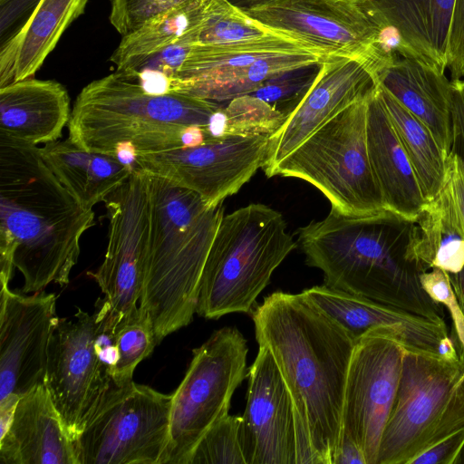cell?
<instances>
[{
	"instance_id": "cell-1",
	"label": "cell",
	"mask_w": 464,
	"mask_h": 464,
	"mask_svg": "<svg viewBox=\"0 0 464 464\" xmlns=\"http://www.w3.org/2000/svg\"><path fill=\"white\" fill-rule=\"evenodd\" d=\"M251 315L256 342L272 353L292 397L297 464H333L356 341L301 293L270 294Z\"/></svg>"
},
{
	"instance_id": "cell-2",
	"label": "cell",
	"mask_w": 464,
	"mask_h": 464,
	"mask_svg": "<svg viewBox=\"0 0 464 464\" xmlns=\"http://www.w3.org/2000/svg\"><path fill=\"white\" fill-rule=\"evenodd\" d=\"M94 217L47 167L39 146L0 135L1 285H8L16 268L23 293L52 283L66 286Z\"/></svg>"
},
{
	"instance_id": "cell-3",
	"label": "cell",
	"mask_w": 464,
	"mask_h": 464,
	"mask_svg": "<svg viewBox=\"0 0 464 464\" xmlns=\"http://www.w3.org/2000/svg\"><path fill=\"white\" fill-rule=\"evenodd\" d=\"M418 227L390 209L328 215L297 230L309 266L320 269L324 285L433 320L443 308L423 289L417 260Z\"/></svg>"
},
{
	"instance_id": "cell-4",
	"label": "cell",
	"mask_w": 464,
	"mask_h": 464,
	"mask_svg": "<svg viewBox=\"0 0 464 464\" xmlns=\"http://www.w3.org/2000/svg\"><path fill=\"white\" fill-rule=\"evenodd\" d=\"M145 175L150 221L140 307L150 317L159 344L193 319L224 208H208L196 192L163 177Z\"/></svg>"
},
{
	"instance_id": "cell-5",
	"label": "cell",
	"mask_w": 464,
	"mask_h": 464,
	"mask_svg": "<svg viewBox=\"0 0 464 464\" xmlns=\"http://www.w3.org/2000/svg\"><path fill=\"white\" fill-rule=\"evenodd\" d=\"M220 107L179 92H149L135 78L115 71L79 92L68 138L86 150L112 156L121 142L132 143L138 153L169 150L183 147L186 128H206Z\"/></svg>"
},
{
	"instance_id": "cell-6",
	"label": "cell",
	"mask_w": 464,
	"mask_h": 464,
	"mask_svg": "<svg viewBox=\"0 0 464 464\" xmlns=\"http://www.w3.org/2000/svg\"><path fill=\"white\" fill-rule=\"evenodd\" d=\"M297 247L277 210L251 203L222 217L199 282L196 313H250L272 274Z\"/></svg>"
},
{
	"instance_id": "cell-7",
	"label": "cell",
	"mask_w": 464,
	"mask_h": 464,
	"mask_svg": "<svg viewBox=\"0 0 464 464\" xmlns=\"http://www.w3.org/2000/svg\"><path fill=\"white\" fill-rule=\"evenodd\" d=\"M368 96L309 136L277 164L270 177L280 175L310 183L330 201L331 208L342 213L388 209L368 154Z\"/></svg>"
},
{
	"instance_id": "cell-8",
	"label": "cell",
	"mask_w": 464,
	"mask_h": 464,
	"mask_svg": "<svg viewBox=\"0 0 464 464\" xmlns=\"http://www.w3.org/2000/svg\"><path fill=\"white\" fill-rule=\"evenodd\" d=\"M172 394L113 382L75 441L78 464H163Z\"/></svg>"
},
{
	"instance_id": "cell-9",
	"label": "cell",
	"mask_w": 464,
	"mask_h": 464,
	"mask_svg": "<svg viewBox=\"0 0 464 464\" xmlns=\"http://www.w3.org/2000/svg\"><path fill=\"white\" fill-rule=\"evenodd\" d=\"M247 352L246 338L230 326L192 351L185 377L172 393L163 464H187L205 433L228 414L232 395L246 377Z\"/></svg>"
},
{
	"instance_id": "cell-10",
	"label": "cell",
	"mask_w": 464,
	"mask_h": 464,
	"mask_svg": "<svg viewBox=\"0 0 464 464\" xmlns=\"http://www.w3.org/2000/svg\"><path fill=\"white\" fill-rule=\"evenodd\" d=\"M104 203L109 218L106 253L99 268L88 275L103 294L96 303L98 332L112 335L138 308L142 291L150 221L145 172L134 169Z\"/></svg>"
},
{
	"instance_id": "cell-11",
	"label": "cell",
	"mask_w": 464,
	"mask_h": 464,
	"mask_svg": "<svg viewBox=\"0 0 464 464\" xmlns=\"http://www.w3.org/2000/svg\"><path fill=\"white\" fill-rule=\"evenodd\" d=\"M243 11L326 56L366 60L376 74L400 58L384 48L385 24L362 0H275Z\"/></svg>"
},
{
	"instance_id": "cell-12",
	"label": "cell",
	"mask_w": 464,
	"mask_h": 464,
	"mask_svg": "<svg viewBox=\"0 0 464 464\" xmlns=\"http://www.w3.org/2000/svg\"><path fill=\"white\" fill-rule=\"evenodd\" d=\"M405 349L387 330L366 333L355 344L345 382L342 431L377 464L382 437L392 409Z\"/></svg>"
},
{
	"instance_id": "cell-13",
	"label": "cell",
	"mask_w": 464,
	"mask_h": 464,
	"mask_svg": "<svg viewBox=\"0 0 464 464\" xmlns=\"http://www.w3.org/2000/svg\"><path fill=\"white\" fill-rule=\"evenodd\" d=\"M268 146L269 135H230L193 147L138 153L135 169L188 188L214 208L263 169Z\"/></svg>"
},
{
	"instance_id": "cell-14",
	"label": "cell",
	"mask_w": 464,
	"mask_h": 464,
	"mask_svg": "<svg viewBox=\"0 0 464 464\" xmlns=\"http://www.w3.org/2000/svg\"><path fill=\"white\" fill-rule=\"evenodd\" d=\"M463 373V357L446 359L405 351L377 464H409L420 451Z\"/></svg>"
},
{
	"instance_id": "cell-15",
	"label": "cell",
	"mask_w": 464,
	"mask_h": 464,
	"mask_svg": "<svg viewBox=\"0 0 464 464\" xmlns=\"http://www.w3.org/2000/svg\"><path fill=\"white\" fill-rule=\"evenodd\" d=\"M98 334L95 314L78 307L73 319L59 318L49 346L44 384L74 443L112 382L97 352Z\"/></svg>"
},
{
	"instance_id": "cell-16",
	"label": "cell",
	"mask_w": 464,
	"mask_h": 464,
	"mask_svg": "<svg viewBox=\"0 0 464 464\" xmlns=\"http://www.w3.org/2000/svg\"><path fill=\"white\" fill-rule=\"evenodd\" d=\"M56 295L25 296L1 285L0 401L44 384L51 339L59 318Z\"/></svg>"
},
{
	"instance_id": "cell-17",
	"label": "cell",
	"mask_w": 464,
	"mask_h": 464,
	"mask_svg": "<svg viewBox=\"0 0 464 464\" xmlns=\"http://www.w3.org/2000/svg\"><path fill=\"white\" fill-rule=\"evenodd\" d=\"M377 84L373 65L363 59L328 56L284 124L269 136L263 170L273 169L309 136L354 102L366 98Z\"/></svg>"
},
{
	"instance_id": "cell-18",
	"label": "cell",
	"mask_w": 464,
	"mask_h": 464,
	"mask_svg": "<svg viewBox=\"0 0 464 464\" xmlns=\"http://www.w3.org/2000/svg\"><path fill=\"white\" fill-rule=\"evenodd\" d=\"M240 439L246 464H297L295 412L291 394L270 351L259 345L246 372Z\"/></svg>"
},
{
	"instance_id": "cell-19",
	"label": "cell",
	"mask_w": 464,
	"mask_h": 464,
	"mask_svg": "<svg viewBox=\"0 0 464 464\" xmlns=\"http://www.w3.org/2000/svg\"><path fill=\"white\" fill-rule=\"evenodd\" d=\"M301 294L356 342L372 330L384 329L405 351L440 356V343L449 336L445 320L430 319L324 284Z\"/></svg>"
},
{
	"instance_id": "cell-20",
	"label": "cell",
	"mask_w": 464,
	"mask_h": 464,
	"mask_svg": "<svg viewBox=\"0 0 464 464\" xmlns=\"http://www.w3.org/2000/svg\"><path fill=\"white\" fill-rule=\"evenodd\" d=\"M1 464H78L68 434L45 384L20 397L7 430L0 436Z\"/></svg>"
},
{
	"instance_id": "cell-21",
	"label": "cell",
	"mask_w": 464,
	"mask_h": 464,
	"mask_svg": "<svg viewBox=\"0 0 464 464\" xmlns=\"http://www.w3.org/2000/svg\"><path fill=\"white\" fill-rule=\"evenodd\" d=\"M67 90L34 77L0 87V135L38 146L55 141L71 117Z\"/></svg>"
},
{
	"instance_id": "cell-22",
	"label": "cell",
	"mask_w": 464,
	"mask_h": 464,
	"mask_svg": "<svg viewBox=\"0 0 464 464\" xmlns=\"http://www.w3.org/2000/svg\"><path fill=\"white\" fill-rule=\"evenodd\" d=\"M367 149L386 208L416 222L427 202L381 99L378 82L367 98Z\"/></svg>"
},
{
	"instance_id": "cell-23",
	"label": "cell",
	"mask_w": 464,
	"mask_h": 464,
	"mask_svg": "<svg viewBox=\"0 0 464 464\" xmlns=\"http://www.w3.org/2000/svg\"><path fill=\"white\" fill-rule=\"evenodd\" d=\"M90 0H38L23 25L0 49V87L34 77Z\"/></svg>"
},
{
	"instance_id": "cell-24",
	"label": "cell",
	"mask_w": 464,
	"mask_h": 464,
	"mask_svg": "<svg viewBox=\"0 0 464 464\" xmlns=\"http://www.w3.org/2000/svg\"><path fill=\"white\" fill-rule=\"evenodd\" d=\"M377 82L431 132L448 158L451 148V81L422 62L401 57L377 72Z\"/></svg>"
},
{
	"instance_id": "cell-25",
	"label": "cell",
	"mask_w": 464,
	"mask_h": 464,
	"mask_svg": "<svg viewBox=\"0 0 464 464\" xmlns=\"http://www.w3.org/2000/svg\"><path fill=\"white\" fill-rule=\"evenodd\" d=\"M362 1L397 34L413 59L445 73L454 0Z\"/></svg>"
},
{
	"instance_id": "cell-26",
	"label": "cell",
	"mask_w": 464,
	"mask_h": 464,
	"mask_svg": "<svg viewBox=\"0 0 464 464\" xmlns=\"http://www.w3.org/2000/svg\"><path fill=\"white\" fill-rule=\"evenodd\" d=\"M47 167L85 209L100 202L121 187L135 168L115 156L86 150L69 138L39 147Z\"/></svg>"
},
{
	"instance_id": "cell-27",
	"label": "cell",
	"mask_w": 464,
	"mask_h": 464,
	"mask_svg": "<svg viewBox=\"0 0 464 464\" xmlns=\"http://www.w3.org/2000/svg\"><path fill=\"white\" fill-rule=\"evenodd\" d=\"M416 223L419 237L415 253L422 268L459 272L464 266V225L447 178L438 195L425 203Z\"/></svg>"
},
{
	"instance_id": "cell-28",
	"label": "cell",
	"mask_w": 464,
	"mask_h": 464,
	"mask_svg": "<svg viewBox=\"0 0 464 464\" xmlns=\"http://www.w3.org/2000/svg\"><path fill=\"white\" fill-rule=\"evenodd\" d=\"M293 51H309L324 55L296 40L264 41L227 46L190 45L182 64L169 81V92H179L187 86L238 72L261 58Z\"/></svg>"
},
{
	"instance_id": "cell-29",
	"label": "cell",
	"mask_w": 464,
	"mask_h": 464,
	"mask_svg": "<svg viewBox=\"0 0 464 464\" xmlns=\"http://www.w3.org/2000/svg\"><path fill=\"white\" fill-rule=\"evenodd\" d=\"M381 99L410 160L426 201L434 198L446 179L447 157L429 129L379 82Z\"/></svg>"
},
{
	"instance_id": "cell-30",
	"label": "cell",
	"mask_w": 464,
	"mask_h": 464,
	"mask_svg": "<svg viewBox=\"0 0 464 464\" xmlns=\"http://www.w3.org/2000/svg\"><path fill=\"white\" fill-rule=\"evenodd\" d=\"M201 9L202 0H191L154 16L122 36L110 58L116 71H130L149 56L178 44L198 24Z\"/></svg>"
},
{
	"instance_id": "cell-31",
	"label": "cell",
	"mask_w": 464,
	"mask_h": 464,
	"mask_svg": "<svg viewBox=\"0 0 464 464\" xmlns=\"http://www.w3.org/2000/svg\"><path fill=\"white\" fill-rule=\"evenodd\" d=\"M277 40L298 41L262 24L229 0H202L198 24L178 44L227 46Z\"/></svg>"
},
{
	"instance_id": "cell-32",
	"label": "cell",
	"mask_w": 464,
	"mask_h": 464,
	"mask_svg": "<svg viewBox=\"0 0 464 464\" xmlns=\"http://www.w3.org/2000/svg\"><path fill=\"white\" fill-rule=\"evenodd\" d=\"M326 57L309 51L278 53L261 58L238 72L187 86L179 93L221 103L251 94L276 75L319 64Z\"/></svg>"
},
{
	"instance_id": "cell-33",
	"label": "cell",
	"mask_w": 464,
	"mask_h": 464,
	"mask_svg": "<svg viewBox=\"0 0 464 464\" xmlns=\"http://www.w3.org/2000/svg\"><path fill=\"white\" fill-rule=\"evenodd\" d=\"M111 336L119 358L108 374L116 385L121 386L132 381L137 365L158 343L152 323L140 306L118 325Z\"/></svg>"
},
{
	"instance_id": "cell-34",
	"label": "cell",
	"mask_w": 464,
	"mask_h": 464,
	"mask_svg": "<svg viewBox=\"0 0 464 464\" xmlns=\"http://www.w3.org/2000/svg\"><path fill=\"white\" fill-rule=\"evenodd\" d=\"M225 136L272 135L287 114L252 94L238 96L222 106Z\"/></svg>"
},
{
	"instance_id": "cell-35",
	"label": "cell",
	"mask_w": 464,
	"mask_h": 464,
	"mask_svg": "<svg viewBox=\"0 0 464 464\" xmlns=\"http://www.w3.org/2000/svg\"><path fill=\"white\" fill-rule=\"evenodd\" d=\"M241 416L227 414L201 438L187 464H246L240 439Z\"/></svg>"
},
{
	"instance_id": "cell-36",
	"label": "cell",
	"mask_w": 464,
	"mask_h": 464,
	"mask_svg": "<svg viewBox=\"0 0 464 464\" xmlns=\"http://www.w3.org/2000/svg\"><path fill=\"white\" fill-rule=\"evenodd\" d=\"M320 63L276 75L251 94L276 106L288 116L312 84Z\"/></svg>"
},
{
	"instance_id": "cell-37",
	"label": "cell",
	"mask_w": 464,
	"mask_h": 464,
	"mask_svg": "<svg viewBox=\"0 0 464 464\" xmlns=\"http://www.w3.org/2000/svg\"><path fill=\"white\" fill-rule=\"evenodd\" d=\"M191 0H111L110 22L124 36L154 16Z\"/></svg>"
},
{
	"instance_id": "cell-38",
	"label": "cell",
	"mask_w": 464,
	"mask_h": 464,
	"mask_svg": "<svg viewBox=\"0 0 464 464\" xmlns=\"http://www.w3.org/2000/svg\"><path fill=\"white\" fill-rule=\"evenodd\" d=\"M420 284L430 298L446 307L454 324L464 360V311L452 289L448 273L433 267L420 274Z\"/></svg>"
},
{
	"instance_id": "cell-39",
	"label": "cell",
	"mask_w": 464,
	"mask_h": 464,
	"mask_svg": "<svg viewBox=\"0 0 464 464\" xmlns=\"http://www.w3.org/2000/svg\"><path fill=\"white\" fill-rule=\"evenodd\" d=\"M447 68L451 81L464 76V0H454L448 36Z\"/></svg>"
},
{
	"instance_id": "cell-40",
	"label": "cell",
	"mask_w": 464,
	"mask_h": 464,
	"mask_svg": "<svg viewBox=\"0 0 464 464\" xmlns=\"http://www.w3.org/2000/svg\"><path fill=\"white\" fill-rule=\"evenodd\" d=\"M464 443V429L415 455L409 464H454Z\"/></svg>"
},
{
	"instance_id": "cell-41",
	"label": "cell",
	"mask_w": 464,
	"mask_h": 464,
	"mask_svg": "<svg viewBox=\"0 0 464 464\" xmlns=\"http://www.w3.org/2000/svg\"><path fill=\"white\" fill-rule=\"evenodd\" d=\"M451 148L464 165V81H451Z\"/></svg>"
},
{
	"instance_id": "cell-42",
	"label": "cell",
	"mask_w": 464,
	"mask_h": 464,
	"mask_svg": "<svg viewBox=\"0 0 464 464\" xmlns=\"http://www.w3.org/2000/svg\"><path fill=\"white\" fill-rule=\"evenodd\" d=\"M446 169L453 200L464 225V165L457 155L450 152L446 160Z\"/></svg>"
},
{
	"instance_id": "cell-43",
	"label": "cell",
	"mask_w": 464,
	"mask_h": 464,
	"mask_svg": "<svg viewBox=\"0 0 464 464\" xmlns=\"http://www.w3.org/2000/svg\"><path fill=\"white\" fill-rule=\"evenodd\" d=\"M366 464L362 451L357 444L345 435H341L333 464Z\"/></svg>"
},
{
	"instance_id": "cell-44",
	"label": "cell",
	"mask_w": 464,
	"mask_h": 464,
	"mask_svg": "<svg viewBox=\"0 0 464 464\" xmlns=\"http://www.w3.org/2000/svg\"><path fill=\"white\" fill-rule=\"evenodd\" d=\"M114 155L123 164L135 168L138 151L132 143L121 142L117 144Z\"/></svg>"
},
{
	"instance_id": "cell-45",
	"label": "cell",
	"mask_w": 464,
	"mask_h": 464,
	"mask_svg": "<svg viewBox=\"0 0 464 464\" xmlns=\"http://www.w3.org/2000/svg\"><path fill=\"white\" fill-rule=\"evenodd\" d=\"M448 276L456 297L464 311V266L459 272L448 273Z\"/></svg>"
},
{
	"instance_id": "cell-46",
	"label": "cell",
	"mask_w": 464,
	"mask_h": 464,
	"mask_svg": "<svg viewBox=\"0 0 464 464\" xmlns=\"http://www.w3.org/2000/svg\"><path fill=\"white\" fill-rule=\"evenodd\" d=\"M232 4L237 5L242 10L250 9L253 7H256L262 5H266L267 3L273 2L275 0H229Z\"/></svg>"
},
{
	"instance_id": "cell-47",
	"label": "cell",
	"mask_w": 464,
	"mask_h": 464,
	"mask_svg": "<svg viewBox=\"0 0 464 464\" xmlns=\"http://www.w3.org/2000/svg\"><path fill=\"white\" fill-rule=\"evenodd\" d=\"M454 464H464V443L454 461Z\"/></svg>"
},
{
	"instance_id": "cell-48",
	"label": "cell",
	"mask_w": 464,
	"mask_h": 464,
	"mask_svg": "<svg viewBox=\"0 0 464 464\" xmlns=\"http://www.w3.org/2000/svg\"><path fill=\"white\" fill-rule=\"evenodd\" d=\"M7 0H1V4L3 5Z\"/></svg>"
}]
</instances>
